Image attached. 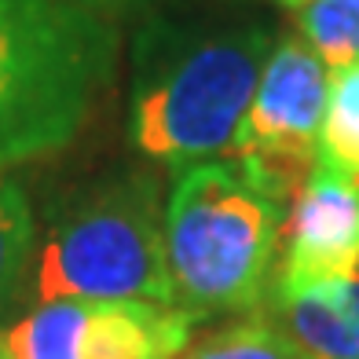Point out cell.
<instances>
[{"instance_id": "cell-1", "label": "cell", "mask_w": 359, "mask_h": 359, "mask_svg": "<svg viewBox=\"0 0 359 359\" xmlns=\"http://www.w3.org/2000/svg\"><path fill=\"white\" fill-rule=\"evenodd\" d=\"M290 205L235 161L176 169L165 198V264L172 304L194 323L257 312L275 286Z\"/></svg>"}, {"instance_id": "cell-2", "label": "cell", "mask_w": 359, "mask_h": 359, "mask_svg": "<svg viewBox=\"0 0 359 359\" xmlns=\"http://www.w3.org/2000/svg\"><path fill=\"white\" fill-rule=\"evenodd\" d=\"M114 67V29L77 0H0V172L62 151Z\"/></svg>"}, {"instance_id": "cell-3", "label": "cell", "mask_w": 359, "mask_h": 359, "mask_svg": "<svg viewBox=\"0 0 359 359\" xmlns=\"http://www.w3.org/2000/svg\"><path fill=\"white\" fill-rule=\"evenodd\" d=\"M37 301L172 304L161 187L147 172L70 194L37 257ZM176 308V304H172Z\"/></svg>"}, {"instance_id": "cell-4", "label": "cell", "mask_w": 359, "mask_h": 359, "mask_svg": "<svg viewBox=\"0 0 359 359\" xmlns=\"http://www.w3.org/2000/svg\"><path fill=\"white\" fill-rule=\"evenodd\" d=\"M158 52L128 110L133 147L172 169L227 158L271 55V37L242 26L184 37Z\"/></svg>"}, {"instance_id": "cell-5", "label": "cell", "mask_w": 359, "mask_h": 359, "mask_svg": "<svg viewBox=\"0 0 359 359\" xmlns=\"http://www.w3.org/2000/svg\"><path fill=\"white\" fill-rule=\"evenodd\" d=\"M326 92L330 70L301 37H283L271 44L227 161H235L279 202L293 205L319 165Z\"/></svg>"}, {"instance_id": "cell-6", "label": "cell", "mask_w": 359, "mask_h": 359, "mask_svg": "<svg viewBox=\"0 0 359 359\" xmlns=\"http://www.w3.org/2000/svg\"><path fill=\"white\" fill-rule=\"evenodd\" d=\"M348 275H359V184L319 161L290 205L275 283L308 286Z\"/></svg>"}, {"instance_id": "cell-7", "label": "cell", "mask_w": 359, "mask_h": 359, "mask_svg": "<svg viewBox=\"0 0 359 359\" xmlns=\"http://www.w3.org/2000/svg\"><path fill=\"white\" fill-rule=\"evenodd\" d=\"M304 359H359V275L308 286L275 283L257 308Z\"/></svg>"}, {"instance_id": "cell-8", "label": "cell", "mask_w": 359, "mask_h": 359, "mask_svg": "<svg viewBox=\"0 0 359 359\" xmlns=\"http://www.w3.org/2000/svg\"><path fill=\"white\" fill-rule=\"evenodd\" d=\"M191 330L194 319L172 304L88 301L77 359H176Z\"/></svg>"}, {"instance_id": "cell-9", "label": "cell", "mask_w": 359, "mask_h": 359, "mask_svg": "<svg viewBox=\"0 0 359 359\" xmlns=\"http://www.w3.org/2000/svg\"><path fill=\"white\" fill-rule=\"evenodd\" d=\"M319 161L359 184V62L330 70Z\"/></svg>"}, {"instance_id": "cell-10", "label": "cell", "mask_w": 359, "mask_h": 359, "mask_svg": "<svg viewBox=\"0 0 359 359\" xmlns=\"http://www.w3.org/2000/svg\"><path fill=\"white\" fill-rule=\"evenodd\" d=\"M297 37L326 70L359 62V0H308L297 8Z\"/></svg>"}, {"instance_id": "cell-11", "label": "cell", "mask_w": 359, "mask_h": 359, "mask_svg": "<svg viewBox=\"0 0 359 359\" xmlns=\"http://www.w3.org/2000/svg\"><path fill=\"white\" fill-rule=\"evenodd\" d=\"M34 209L22 184L11 172H0V312L19 293V283L34 257Z\"/></svg>"}, {"instance_id": "cell-12", "label": "cell", "mask_w": 359, "mask_h": 359, "mask_svg": "<svg viewBox=\"0 0 359 359\" xmlns=\"http://www.w3.org/2000/svg\"><path fill=\"white\" fill-rule=\"evenodd\" d=\"M176 359H304V355L279 326L257 312L253 319H238L224 330L209 334L198 345L184 348Z\"/></svg>"}, {"instance_id": "cell-13", "label": "cell", "mask_w": 359, "mask_h": 359, "mask_svg": "<svg viewBox=\"0 0 359 359\" xmlns=\"http://www.w3.org/2000/svg\"><path fill=\"white\" fill-rule=\"evenodd\" d=\"M77 4H88V8H114V4H128V0H77Z\"/></svg>"}, {"instance_id": "cell-14", "label": "cell", "mask_w": 359, "mask_h": 359, "mask_svg": "<svg viewBox=\"0 0 359 359\" xmlns=\"http://www.w3.org/2000/svg\"><path fill=\"white\" fill-rule=\"evenodd\" d=\"M279 4H286V8H301V4H308V0H279Z\"/></svg>"}]
</instances>
